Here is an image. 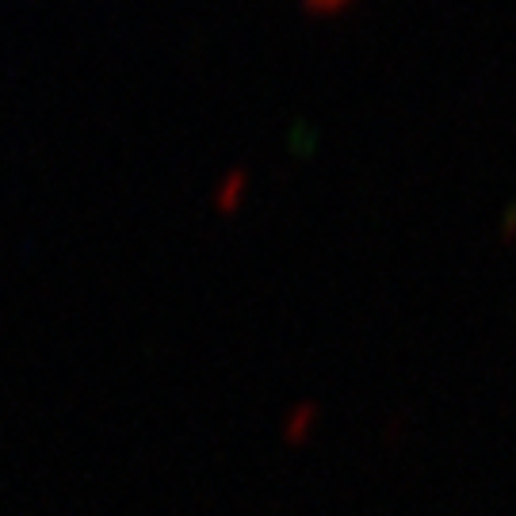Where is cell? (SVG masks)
Returning a JSON list of instances; mask_svg holds the SVG:
<instances>
[{
	"instance_id": "obj_2",
	"label": "cell",
	"mask_w": 516,
	"mask_h": 516,
	"mask_svg": "<svg viewBox=\"0 0 516 516\" xmlns=\"http://www.w3.org/2000/svg\"><path fill=\"white\" fill-rule=\"evenodd\" d=\"M318 4H337V0H318Z\"/></svg>"
},
{
	"instance_id": "obj_1",
	"label": "cell",
	"mask_w": 516,
	"mask_h": 516,
	"mask_svg": "<svg viewBox=\"0 0 516 516\" xmlns=\"http://www.w3.org/2000/svg\"><path fill=\"white\" fill-rule=\"evenodd\" d=\"M501 230H505V234H516V203H509V207H505V218H501Z\"/></svg>"
}]
</instances>
